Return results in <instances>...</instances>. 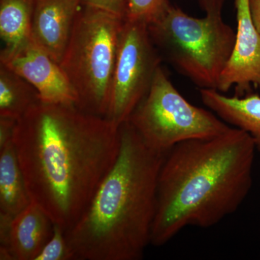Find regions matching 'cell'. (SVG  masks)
<instances>
[{
	"mask_svg": "<svg viewBox=\"0 0 260 260\" xmlns=\"http://www.w3.org/2000/svg\"><path fill=\"white\" fill-rule=\"evenodd\" d=\"M35 0H0L1 53H10L31 40L30 28Z\"/></svg>",
	"mask_w": 260,
	"mask_h": 260,
	"instance_id": "obj_14",
	"label": "cell"
},
{
	"mask_svg": "<svg viewBox=\"0 0 260 260\" xmlns=\"http://www.w3.org/2000/svg\"><path fill=\"white\" fill-rule=\"evenodd\" d=\"M255 145L230 128L173 147L160 168L150 244L161 246L187 226L208 229L235 213L252 186Z\"/></svg>",
	"mask_w": 260,
	"mask_h": 260,
	"instance_id": "obj_2",
	"label": "cell"
},
{
	"mask_svg": "<svg viewBox=\"0 0 260 260\" xmlns=\"http://www.w3.org/2000/svg\"><path fill=\"white\" fill-rule=\"evenodd\" d=\"M251 20L260 36V0H249Z\"/></svg>",
	"mask_w": 260,
	"mask_h": 260,
	"instance_id": "obj_20",
	"label": "cell"
},
{
	"mask_svg": "<svg viewBox=\"0 0 260 260\" xmlns=\"http://www.w3.org/2000/svg\"><path fill=\"white\" fill-rule=\"evenodd\" d=\"M39 102L37 89L28 80L0 63V117L18 121Z\"/></svg>",
	"mask_w": 260,
	"mask_h": 260,
	"instance_id": "obj_15",
	"label": "cell"
},
{
	"mask_svg": "<svg viewBox=\"0 0 260 260\" xmlns=\"http://www.w3.org/2000/svg\"><path fill=\"white\" fill-rule=\"evenodd\" d=\"M36 260H74L67 241L65 230L60 225L54 223L50 239Z\"/></svg>",
	"mask_w": 260,
	"mask_h": 260,
	"instance_id": "obj_17",
	"label": "cell"
},
{
	"mask_svg": "<svg viewBox=\"0 0 260 260\" xmlns=\"http://www.w3.org/2000/svg\"><path fill=\"white\" fill-rule=\"evenodd\" d=\"M17 121L10 118L0 117V148L13 140Z\"/></svg>",
	"mask_w": 260,
	"mask_h": 260,
	"instance_id": "obj_19",
	"label": "cell"
},
{
	"mask_svg": "<svg viewBox=\"0 0 260 260\" xmlns=\"http://www.w3.org/2000/svg\"><path fill=\"white\" fill-rule=\"evenodd\" d=\"M30 203L13 140L0 148V220L13 221Z\"/></svg>",
	"mask_w": 260,
	"mask_h": 260,
	"instance_id": "obj_13",
	"label": "cell"
},
{
	"mask_svg": "<svg viewBox=\"0 0 260 260\" xmlns=\"http://www.w3.org/2000/svg\"><path fill=\"white\" fill-rule=\"evenodd\" d=\"M0 63L28 80L41 102L76 105V95L60 64L31 40L17 50L0 53Z\"/></svg>",
	"mask_w": 260,
	"mask_h": 260,
	"instance_id": "obj_8",
	"label": "cell"
},
{
	"mask_svg": "<svg viewBox=\"0 0 260 260\" xmlns=\"http://www.w3.org/2000/svg\"><path fill=\"white\" fill-rule=\"evenodd\" d=\"M54 225L47 214L30 203L10 225L8 248L13 260H36L50 239Z\"/></svg>",
	"mask_w": 260,
	"mask_h": 260,
	"instance_id": "obj_11",
	"label": "cell"
},
{
	"mask_svg": "<svg viewBox=\"0 0 260 260\" xmlns=\"http://www.w3.org/2000/svg\"><path fill=\"white\" fill-rule=\"evenodd\" d=\"M120 150L88 208L65 231L74 260H138L150 244L160 168L167 153L145 144L129 121Z\"/></svg>",
	"mask_w": 260,
	"mask_h": 260,
	"instance_id": "obj_3",
	"label": "cell"
},
{
	"mask_svg": "<svg viewBox=\"0 0 260 260\" xmlns=\"http://www.w3.org/2000/svg\"><path fill=\"white\" fill-rule=\"evenodd\" d=\"M82 5L93 7L125 18L127 0H80Z\"/></svg>",
	"mask_w": 260,
	"mask_h": 260,
	"instance_id": "obj_18",
	"label": "cell"
},
{
	"mask_svg": "<svg viewBox=\"0 0 260 260\" xmlns=\"http://www.w3.org/2000/svg\"><path fill=\"white\" fill-rule=\"evenodd\" d=\"M237 30L232 55L220 76L217 90L227 93L235 87L236 95L260 88V36L251 20L249 0H235Z\"/></svg>",
	"mask_w": 260,
	"mask_h": 260,
	"instance_id": "obj_9",
	"label": "cell"
},
{
	"mask_svg": "<svg viewBox=\"0 0 260 260\" xmlns=\"http://www.w3.org/2000/svg\"><path fill=\"white\" fill-rule=\"evenodd\" d=\"M224 0H203L205 14L195 18L172 3L148 25L162 58L200 89L217 90L232 55L236 32L222 17Z\"/></svg>",
	"mask_w": 260,
	"mask_h": 260,
	"instance_id": "obj_4",
	"label": "cell"
},
{
	"mask_svg": "<svg viewBox=\"0 0 260 260\" xmlns=\"http://www.w3.org/2000/svg\"><path fill=\"white\" fill-rule=\"evenodd\" d=\"M127 121L145 144L162 153L182 142L214 138L232 127L212 111L187 102L161 67Z\"/></svg>",
	"mask_w": 260,
	"mask_h": 260,
	"instance_id": "obj_6",
	"label": "cell"
},
{
	"mask_svg": "<svg viewBox=\"0 0 260 260\" xmlns=\"http://www.w3.org/2000/svg\"><path fill=\"white\" fill-rule=\"evenodd\" d=\"M169 0H127L125 20L148 25L165 10Z\"/></svg>",
	"mask_w": 260,
	"mask_h": 260,
	"instance_id": "obj_16",
	"label": "cell"
},
{
	"mask_svg": "<svg viewBox=\"0 0 260 260\" xmlns=\"http://www.w3.org/2000/svg\"><path fill=\"white\" fill-rule=\"evenodd\" d=\"M13 144L30 203L66 231L115 162L120 133L75 104L40 101L17 121Z\"/></svg>",
	"mask_w": 260,
	"mask_h": 260,
	"instance_id": "obj_1",
	"label": "cell"
},
{
	"mask_svg": "<svg viewBox=\"0 0 260 260\" xmlns=\"http://www.w3.org/2000/svg\"><path fill=\"white\" fill-rule=\"evenodd\" d=\"M205 107L228 124L248 133L260 151V96L249 93L244 97H229L215 89H200Z\"/></svg>",
	"mask_w": 260,
	"mask_h": 260,
	"instance_id": "obj_12",
	"label": "cell"
},
{
	"mask_svg": "<svg viewBox=\"0 0 260 260\" xmlns=\"http://www.w3.org/2000/svg\"><path fill=\"white\" fill-rule=\"evenodd\" d=\"M162 59L148 25L124 19L106 119L116 126L128 120L150 90Z\"/></svg>",
	"mask_w": 260,
	"mask_h": 260,
	"instance_id": "obj_7",
	"label": "cell"
},
{
	"mask_svg": "<svg viewBox=\"0 0 260 260\" xmlns=\"http://www.w3.org/2000/svg\"><path fill=\"white\" fill-rule=\"evenodd\" d=\"M82 4L80 0H35L30 39L60 63Z\"/></svg>",
	"mask_w": 260,
	"mask_h": 260,
	"instance_id": "obj_10",
	"label": "cell"
},
{
	"mask_svg": "<svg viewBox=\"0 0 260 260\" xmlns=\"http://www.w3.org/2000/svg\"><path fill=\"white\" fill-rule=\"evenodd\" d=\"M124 18L82 5L60 61L84 112L105 117Z\"/></svg>",
	"mask_w": 260,
	"mask_h": 260,
	"instance_id": "obj_5",
	"label": "cell"
}]
</instances>
